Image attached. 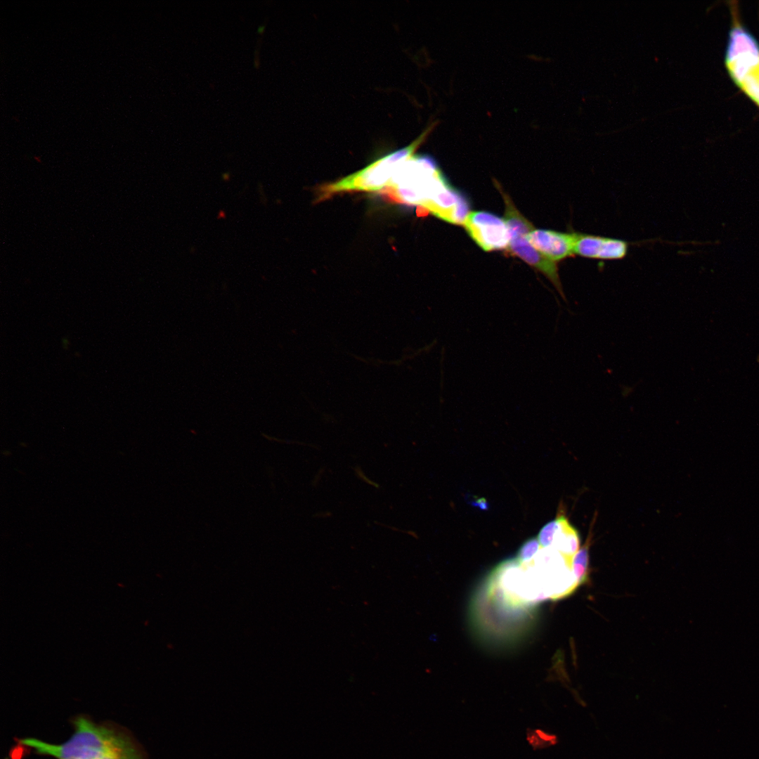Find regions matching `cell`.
<instances>
[{
	"label": "cell",
	"mask_w": 759,
	"mask_h": 759,
	"mask_svg": "<svg viewBox=\"0 0 759 759\" xmlns=\"http://www.w3.org/2000/svg\"><path fill=\"white\" fill-rule=\"evenodd\" d=\"M74 725V734L61 744L34 738L20 742L39 754L57 759H145L141 749L122 731L95 724L84 717L75 719Z\"/></svg>",
	"instance_id": "obj_1"
},
{
	"label": "cell",
	"mask_w": 759,
	"mask_h": 759,
	"mask_svg": "<svg viewBox=\"0 0 759 759\" xmlns=\"http://www.w3.org/2000/svg\"><path fill=\"white\" fill-rule=\"evenodd\" d=\"M446 183L432 157L414 154L400 165L380 193L394 202L424 208Z\"/></svg>",
	"instance_id": "obj_2"
},
{
	"label": "cell",
	"mask_w": 759,
	"mask_h": 759,
	"mask_svg": "<svg viewBox=\"0 0 759 759\" xmlns=\"http://www.w3.org/2000/svg\"><path fill=\"white\" fill-rule=\"evenodd\" d=\"M435 125V123L431 124L408 145L387 154L364 169L323 187L320 197L326 198L335 193L346 191L380 192L390 183L400 165L415 154Z\"/></svg>",
	"instance_id": "obj_3"
},
{
	"label": "cell",
	"mask_w": 759,
	"mask_h": 759,
	"mask_svg": "<svg viewBox=\"0 0 759 759\" xmlns=\"http://www.w3.org/2000/svg\"><path fill=\"white\" fill-rule=\"evenodd\" d=\"M505 205V221L508 227L510 242L507 251L546 276L565 299L563 287L556 262L551 261L534 248L526 238L534 228L533 224L516 208L510 196L495 182Z\"/></svg>",
	"instance_id": "obj_4"
},
{
	"label": "cell",
	"mask_w": 759,
	"mask_h": 759,
	"mask_svg": "<svg viewBox=\"0 0 759 759\" xmlns=\"http://www.w3.org/2000/svg\"><path fill=\"white\" fill-rule=\"evenodd\" d=\"M463 225L472 239L484 251L507 249L510 235L504 219L486 212H471Z\"/></svg>",
	"instance_id": "obj_5"
},
{
	"label": "cell",
	"mask_w": 759,
	"mask_h": 759,
	"mask_svg": "<svg viewBox=\"0 0 759 759\" xmlns=\"http://www.w3.org/2000/svg\"><path fill=\"white\" fill-rule=\"evenodd\" d=\"M628 251V243L623 240L577 233L574 254L582 257L618 260L623 259Z\"/></svg>",
	"instance_id": "obj_6"
},
{
	"label": "cell",
	"mask_w": 759,
	"mask_h": 759,
	"mask_svg": "<svg viewBox=\"0 0 759 759\" xmlns=\"http://www.w3.org/2000/svg\"><path fill=\"white\" fill-rule=\"evenodd\" d=\"M576 232L533 229L526 236L531 245L542 254L557 262L574 255Z\"/></svg>",
	"instance_id": "obj_7"
},
{
	"label": "cell",
	"mask_w": 759,
	"mask_h": 759,
	"mask_svg": "<svg viewBox=\"0 0 759 759\" xmlns=\"http://www.w3.org/2000/svg\"><path fill=\"white\" fill-rule=\"evenodd\" d=\"M554 543L556 544V548L562 557L565 564L571 570L572 558L580 549V536L577 529L569 523L566 516L562 528L554 538Z\"/></svg>",
	"instance_id": "obj_8"
},
{
	"label": "cell",
	"mask_w": 759,
	"mask_h": 759,
	"mask_svg": "<svg viewBox=\"0 0 759 759\" xmlns=\"http://www.w3.org/2000/svg\"><path fill=\"white\" fill-rule=\"evenodd\" d=\"M592 524H592L591 529H590L585 543L576 553L571 562V571L577 585L584 583L588 577L590 559L589 549L592 537Z\"/></svg>",
	"instance_id": "obj_9"
},
{
	"label": "cell",
	"mask_w": 759,
	"mask_h": 759,
	"mask_svg": "<svg viewBox=\"0 0 759 759\" xmlns=\"http://www.w3.org/2000/svg\"><path fill=\"white\" fill-rule=\"evenodd\" d=\"M564 517V514L559 513L554 519L547 523L540 529L537 538L543 548H547L552 545L557 534L562 528Z\"/></svg>",
	"instance_id": "obj_10"
},
{
	"label": "cell",
	"mask_w": 759,
	"mask_h": 759,
	"mask_svg": "<svg viewBox=\"0 0 759 759\" xmlns=\"http://www.w3.org/2000/svg\"><path fill=\"white\" fill-rule=\"evenodd\" d=\"M542 547L537 538H531L525 541L518 550L517 562L520 565L531 564Z\"/></svg>",
	"instance_id": "obj_11"
},
{
	"label": "cell",
	"mask_w": 759,
	"mask_h": 759,
	"mask_svg": "<svg viewBox=\"0 0 759 759\" xmlns=\"http://www.w3.org/2000/svg\"><path fill=\"white\" fill-rule=\"evenodd\" d=\"M755 70L757 75L748 73L737 84L759 105V68Z\"/></svg>",
	"instance_id": "obj_12"
},
{
	"label": "cell",
	"mask_w": 759,
	"mask_h": 759,
	"mask_svg": "<svg viewBox=\"0 0 759 759\" xmlns=\"http://www.w3.org/2000/svg\"><path fill=\"white\" fill-rule=\"evenodd\" d=\"M472 505L478 507L482 510H486L488 508V504L486 499L481 498L472 502Z\"/></svg>",
	"instance_id": "obj_13"
}]
</instances>
